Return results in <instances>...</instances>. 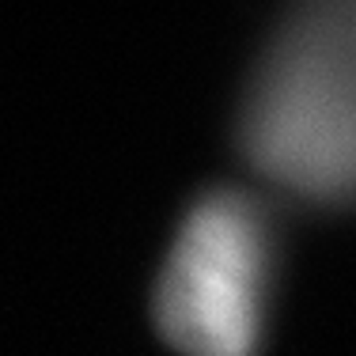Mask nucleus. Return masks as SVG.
Wrapping results in <instances>:
<instances>
[{"label": "nucleus", "instance_id": "nucleus-2", "mask_svg": "<svg viewBox=\"0 0 356 356\" xmlns=\"http://www.w3.org/2000/svg\"><path fill=\"white\" fill-rule=\"evenodd\" d=\"M281 224L261 193L216 186L178 224L152 315L182 356H258L269 334Z\"/></svg>", "mask_w": 356, "mask_h": 356}, {"label": "nucleus", "instance_id": "nucleus-1", "mask_svg": "<svg viewBox=\"0 0 356 356\" xmlns=\"http://www.w3.org/2000/svg\"><path fill=\"white\" fill-rule=\"evenodd\" d=\"M239 144L269 190L356 205V0L284 15L247 80Z\"/></svg>", "mask_w": 356, "mask_h": 356}]
</instances>
